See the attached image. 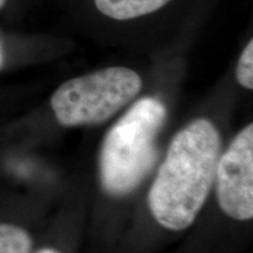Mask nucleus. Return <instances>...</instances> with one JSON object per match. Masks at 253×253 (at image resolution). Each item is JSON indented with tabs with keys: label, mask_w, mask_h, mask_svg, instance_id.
Here are the masks:
<instances>
[{
	"label": "nucleus",
	"mask_w": 253,
	"mask_h": 253,
	"mask_svg": "<svg viewBox=\"0 0 253 253\" xmlns=\"http://www.w3.org/2000/svg\"><path fill=\"white\" fill-rule=\"evenodd\" d=\"M219 151V132L208 119H196L177 132L148 196L160 225L182 231L194 223L214 182Z\"/></svg>",
	"instance_id": "f257e3e1"
},
{
	"label": "nucleus",
	"mask_w": 253,
	"mask_h": 253,
	"mask_svg": "<svg viewBox=\"0 0 253 253\" xmlns=\"http://www.w3.org/2000/svg\"><path fill=\"white\" fill-rule=\"evenodd\" d=\"M167 119V108L156 97L140 99L104 136L99 157L103 191L126 196L143 182L157 160L156 140Z\"/></svg>",
	"instance_id": "f03ea898"
},
{
	"label": "nucleus",
	"mask_w": 253,
	"mask_h": 253,
	"mask_svg": "<svg viewBox=\"0 0 253 253\" xmlns=\"http://www.w3.org/2000/svg\"><path fill=\"white\" fill-rule=\"evenodd\" d=\"M142 89V79L126 67H109L68 80L54 91L50 106L65 126L104 122L129 104Z\"/></svg>",
	"instance_id": "7ed1b4c3"
},
{
	"label": "nucleus",
	"mask_w": 253,
	"mask_h": 253,
	"mask_svg": "<svg viewBox=\"0 0 253 253\" xmlns=\"http://www.w3.org/2000/svg\"><path fill=\"white\" fill-rule=\"evenodd\" d=\"M218 204L237 220L253 217V126H246L218 158L216 173Z\"/></svg>",
	"instance_id": "20e7f679"
},
{
	"label": "nucleus",
	"mask_w": 253,
	"mask_h": 253,
	"mask_svg": "<svg viewBox=\"0 0 253 253\" xmlns=\"http://www.w3.org/2000/svg\"><path fill=\"white\" fill-rule=\"evenodd\" d=\"M170 0H95L101 13L115 20H130L158 11Z\"/></svg>",
	"instance_id": "39448f33"
},
{
	"label": "nucleus",
	"mask_w": 253,
	"mask_h": 253,
	"mask_svg": "<svg viewBox=\"0 0 253 253\" xmlns=\"http://www.w3.org/2000/svg\"><path fill=\"white\" fill-rule=\"evenodd\" d=\"M31 236L23 227L0 224V253H31Z\"/></svg>",
	"instance_id": "423d86ee"
},
{
	"label": "nucleus",
	"mask_w": 253,
	"mask_h": 253,
	"mask_svg": "<svg viewBox=\"0 0 253 253\" xmlns=\"http://www.w3.org/2000/svg\"><path fill=\"white\" fill-rule=\"evenodd\" d=\"M236 78L240 86L246 89L253 88V41L251 40L243 50L236 68Z\"/></svg>",
	"instance_id": "0eeeda50"
},
{
	"label": "nucleus",
	"mask_w": 253,
	"mask_h": 253,
	"mask_svg": "<svg viewBox=\"0 0 253 253\" xmlns=\"http://www.w3.org/2000/svg\"><path fill=\"white\" fill-rule=\"evenodd\" d=\"M37 253H60V252L56 251V250H54V249L46 248V249H41L40 251H38Z\"/></svg>",
	"instance_id": "6e6552de"
},
{
	"label": "nucleus",
	"mask_w": 253,
	"mask_h": 253,
	"mask_svg": "<svg viewBox=\"0 0 253 253\" xmlns=\"http://www.w3.org/2000/svg\"><path fill=\"white\" fill-rule=\"evenodd\" d=\"M2 62H4V52H2V47L0 45V68H1Z\"/></svg>",
	"instance_id": "1a4fd4ad"
},
{
	"label": "nucleus",
	"mask_w": 253,
	"mask_h": 253,
	"mask_svg": "<svg viewBox=\"0 0 253 253\" xmlns=\"http://www.w3.org/2000/svg\"><path fill=\"white\" fill-rule=\"evenodd\" d=\"M6 1H7V0H0V8L4 7L5 4H6Z\"/></svg>",
	"instance_id": "9d476101"
}]
</instances>
